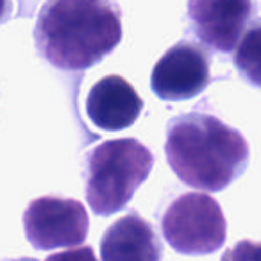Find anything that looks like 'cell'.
<instances>
[{"label": "cell", "instance_id": "cell-1", "mask_svg": "<svg viewBox=\"0 0 261 261\" xmlns=\"http://www.w3.org/2000/svg\"><path fill=\"white\" fill-rule=\"evenodd\" d=\"M120 40L122 11L115 0H47L34 27L38 52L66 72L95 66Z\"/></svg>", "mask_w": 261, "mask_h": 261}, {"label": "cell", "instance_id": "cell-2", "mask_svg": "<svg viewBox=\"0 0 261 261\" xmlns=\"http://www.w3.org/2000/svg\"><path fill=\"white\" fill-rule=\"evenodd\" d=\"M165 154L170 168L192 188L222 192L249 165V143L220 118L192 111L167 125Z\"/></svg>", "mask_w": 261, "mask_h": 261}, {"label": "cell", "instance_id": "cell-3", "mask_svg": "<svg viewBox=\"0 0 261 261\" xmlns=\"http://www.w3.org/2000/svg\"><path fill=\"white\" fill-rule=\"evenodd\" d=\"M154 154L135 138L108 140L86 156V200L98 217L122 211L147 181Z\"/></svg>", "mask_w": 261, "mask_h": 261}, {"label": "cell", "instance_id": "cell-4", "mask_svg": "<svg viewBox=\"0 0 261 261\" xmlns=\"http://www.w3.org/2000/svg\"><path fill=\"white\" fill-rule=\"evenodd\" d=\"M161 231L174 250L204 256L224 245L227 224L220 204L213 197L193 192L168 204L161 217Z\"/></svg>", "mask_w": 261, "mask_h": 261}, {"label": "cell", "instance_id": "cell-5", "mask_svg": "<svg viewBox=\"0 0 261 261\" xmlns=\"http://www.w3.org/2000/svg\"><path fill=\"white\" fill-rule=\"evenodd\" d=\"M23 229L34 249L52 250L81 245L88 236L90 218L79 200L48 195L27 206Z\"/></svg>", "mask_w": 261, "mask_h": 261}, {"label": "cell", "instance_id": "cell-6", "mask_svg": "<svg viewBox=\"0 0 261 261\" xmlns=\"http://www.w3.org/2000/svg\"><path fill=\"white\" fill-rule=\"evenodd\" d=\"M211 83L210 56L192 41H179L156 63L150 77L152 91L167 102L188 100Z\"/></svg>", "mask_w": 261, "mask_h": 261}, {"label": "cell", "instance_id": "cell-7", "mask_svg": "<svg viewBox=\"0 0 261 261\" xmlns=\"http://www.w3.org/2000/svg\"><path fill=\"white\" fill-rule=\"evenodd\" d=\"M254 13L252 0H188L192 31L210 48L229 54Z\"/></svg>", "mask_w": 261, "mask_h": 261}, {"label": "cell", "instance_id": "cell-8", "mask_svg": "<svg viewBox=\"0 0 261 261\" xmlns=\"http://www.w3.org/2000/svg\"><path fill=\"white\" fill-rule=\"evenodd\" d=\"M142 111V97L120 75L100 79L86 97L88 118L102 130L127 129L138 120Z\"/></svg>", "mask_w": 261, "mask_h": 261}, {"label": "cell", "instance_id": "cell-9", "mask_svg": "<svg viewBox=\"0 0 261 261\" xmlns=\"http://www.w3.org/2000/svg\"><path fill=\"white\" fill-rule=\"evenodd\" d=\"M102 261H161L163 245L154 227L129 211L104 232L100 240Z\"/></svg>", "mask_w": 261, "mask_h": 261}, {"label": "cell", "instance_id": "cell-10", "mask_svg": "<svg viewBox=\"0 0 261 261\" xmlns=\"http://www.w3.org/2000/svg\"><path fill=\"white\" fill-rule=\"evenodd\" d=\"M234 66L247 83L261 88V20H256L240 40Z\"/></svg>", "mask_w": 261, "mask_h": 261}, {"label": "cell", "instance_id": "cell-11", "mask_svg": "<svg viewBox=\"0 0 261 261\" xmlns=\"http://www.w3.org/2000/svg\"><path fill=\"white\" fill-rule=\"evenodd\" d=\"M222 261H261V242L242 240L232 249L225 250Z\"/></svg>", "mask_w": 261, "mask_h": 261}, {"label": "cell", "instance_id": "cell-12", "mask_svg": "<svg viewBox=\"0 0 261 261\" xmlns=\"http://www.w3.org/2000/svg\"><path fill=\"white\" fill-rule=\"evenodd\" d=\"M45 261H97V257H95L93 249L86 245V247H79V249L52 254Z\"/></svg>", "mask_w": 261, "mask_h": 261}, {"label": "cell", "instance_id": "cell-13", "mask_svg": "<svg viewBox=\"0 0 261 261\" xmlns=\"http://www.w3.org/2000/svg\"><path fill=\"white\" fill-rule=\"evenodd\" d=\"M6 261H36L33 257H22V259H6Z\"/></svg>", "mask_w": 261, "mask_h": 261}]
</instances>
